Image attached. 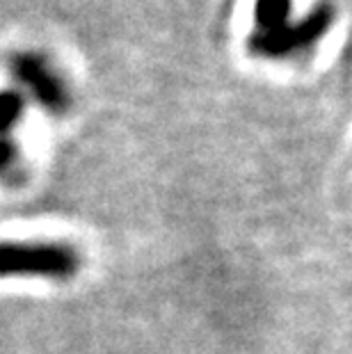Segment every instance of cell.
Returning a JSON list of instances; mask_svg holds the SVG:
<instances>
[{
  "mask_svg": "<svg viewBox=\"0 0 352 354\" xmlns=\"http://www.w3.org/2000/svg\"><path fill=\"white\" fill-rule=\"evenodd\" d=\"M80 270V254L64 243H0V279L37 277L66 281Z\"/></svg>",
  "mask_w": 352,
  "mask_h": 354,
  "instance_id": "1",
  "label": "cell"
},
{
  "mask_svg": "<svg viewBox=\"0 0 352 354\" xmlns=\"http://www.w3.org/2000/svg\"><path fill=\"white\" fill-rule=\"evenodd\" d=\"M329 24H332V7L318 5L299 24H284L281 28L257 32L252 39V50L263 57H286L318 41L327 32Z\"/></svg>",
  "mask_w": 352,
  "mask_h": 354,
  "instance_id": "2",
  "label": "cell"
},
{
  "mask_svg": "<svg viewBox=\"0 0 352 354\" xmlns=\"http://www.w3.org/2000/svg\"><path fill=\"white\" fill-rule=\"evenodd\" d=\"M14 76L21 85L30 89V94L50 112H64L69 105V96L53 69L39 55H19L14 59Z\"/></svg>",
  "mask_w": 352,
  "mask_h": 354,
  "instance_id": "3",
  "label": "cell"
},
{
  "mask_svg": "<svg viewBox=\"0 0 352 354\" xmlns=\"http://www.w3.org/2000/svg\"><path fill=\"white\" fill-rule=\"evenodd\" d=\"M288 14L290 0H257V7H254V17H257L261 32L288 24Z\"/></svg>",
  "mask_w": 352,
  "mask_h": 354,
  "instance_id": "4",
  "label": "cell"
},
{
  "mask_svg": "<svg viewBox=\"0 0 352 354\" xmlns=\"http://www.w3.org/2000/svg\"><path fill=\"white\" fill-rule=\"evenodd\" d=\"M24 115V99L17 92H0V135L12 131Z\"/></svg>",
  "mask_w": 352,
  "mask_h": 354,
  "instance_id": "5",
  "label": "cell"
},
{
  "mask_svg": "<svg viewBox=\"0 0 352 354\" xmlns=\"http://www.w3.org/2000/svg\"><path fill=\"white\" fill-rule=\"evenodd\" d=\"M19 160V151L17 147L12 145L10 140H3L0 138V174H5V171H10L14 165Z\"/></svg>",
  "mask_w": 352,
  "mask_h": 354,
  "instance_id": "6",
  "label": "cell"
}]
</instances>
